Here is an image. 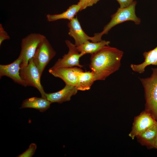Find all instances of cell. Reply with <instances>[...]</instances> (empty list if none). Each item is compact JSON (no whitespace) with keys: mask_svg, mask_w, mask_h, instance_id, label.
<instances>
[{"mask_svg":"<svg viewBox=\"0 0 157 157\" xmlns=\"http://www.w3.org/2000/svg\"><path fill=\"white\" fill-rule=\"evenodd\" d=\"M123 54L122 51L108 45L91 54L89 66L95 81L104 80L118 71Z\"/></svg>","mask_w":157,"mask_h":157,"instance_id":"cell-1","label":"cell"},{"mask_svg":"<svg viewBox=\"0 0 157 157\" xmlns=\"http://www.w3.org/2000/svg\"><path fill=\"white\" fill-rule=\"evenodd\" d=\"M137 2L133 1L129 6L118 8L116 12L112 15L110 21L104 27L102 31L94 34V36L98 41L102 40L103 35L107 34L109 31L117 25L126 21H131L137 25L141 22L140 19L137 17L135 12V8Z\"/></svg>","mask_w":157,"mask_h":157,"instance_id":"cell-2","label":"cell"},{"mask_svg":"<svg viewBox=\"0 0 157 157\" xmlns=\"http://www.w3.org/2000/svg\"><path fill=\"white\" fill-rule=\"evenodd\" d=\"M149 77L139 78L144 89L145 110L149 112L157 121V68H152Z\"/></svg>","mask_w":157,"mask_h":157,"instance_id":"cell-3","label":"cell"},{"mask_svg":"<svg viewBox=\"0 0 157 157\" xmlns=\"http://www.w3.org/2000/svg\"><path fill=\"white\" fill-rule=\"evenodd\" d=\"M46 37L39 33H31L22 39L19 58L22 60L21 68L26 66L34 56L40 43Z\"/></svg>","mask_w":157,"mask_h":157,"instance_id":"cell-4","label":"cell"},{"mask_svg":"<svg viewBox=\"0 0 157 157\" xmlns=\"http://www.w3.org/2000/svg\"><path fill=\"white\" fill-rule=\"evenodd\" d=\"M56 54L55 51L45 38L40 43L32 58L41 76L46 66Z\"/></svg>","mask_w":157,"mask_h":157,"instance_id":"cell-5","label":"cell"},{"mask_svg":"<svg viewBox=\"0 0 157 157\" xmlns=\"http://www.w3.org/2000/svg\"><path fill=\"white\" fill-rule=\"evenodd\" d=\"M20 73L26 86H31L36 88L40 93L42 97L46 99V93L40 82L41 76L32 58L29 60L26 66L21 68Z\"/></svg>","mask_w":157,"mask_h":157,"instance_id":"cell-6","label":"cell"},{"mask_svg":"<svg viewBox=\"0 0 157 157\" xmlns=\"http://www.w3.org/2000/svg\"><path fill=\"white\" fill-rule=\"evenodd\" d=\"M65 43L69 49L67 53L59 59L51 68L55 69L74 66L83 67V66L79 63V59L83 56L78 51L76 46L68 40H66Z\"/></svg>","mask_w":157,"mask_h":157,"instance_id":"cell-7","label":"cell"},{"mask_svg":"<svg viewBox=\"0 0 157 157\" xmlns=\"http://www.w3.org/2000/svg\"><path fill=\"white\" fill-rule=\"evenodd\" d=\"M157 123V121L148 112L144 110L135 117L129 135L133 140L139 134Z\"/></svg>","mask_w":157,"mask_h":157,"instance_id":"cell-8","label":"cell"},{"mask_svg":"<svg viewBox=\"0 0 157 157\" xmlns=\"http://www.w3.org/2000/svg\"><path fill=\"white\" fill-rule=\"evenodd\" d=\"M83 72L80 67H76L50 68L49 69L50 74L62 79L65 84L75 86L79 76Z\"/></svg>","mask_w":157,"mask_h":157,"instance_id":"cell-9","label":"cell"},{"mask_svg":"<svg viewBox=\"0 0 157 157\" xmlns=\"http://www.w3.org/2000/svg\"><path fill=\"white\" fill-rule=\"evenodd\" d=\"M22 62V59L18 57L10 64L0 65V78L3 76H6L11 78L15 83L25 87L26 86L25 82L20 75V71Z\"/></svg>","mask_w":157,"mask_h":157,"instance_id":"cell-10","label":"cell"},{"mask_svg":"<svg viewBox=\"0 0 157 157\" xmlns=\"http://www.w3.org/2000/svg\"><path fill=\"white\" fill-rule=\"evenodd\" d=\"M69 35L75 41V44L78 46L88 41L95 42L94 36L90 37L83 31L77 17L69 21L68 23Z\"/></svg>","mask_w":157,"mask_h":157,"instance_id":"cell-11","label":"cell"},{"mask_svg":"<svg viewBox=\"0 0 157 157\" xmlns=\"http://www.w3.org/2000/svg\"><path fill=\"white\" fill-rule=\"evenodd\" d=\"M78 90L75 86L65 84L60 90L53 93H45L46 99L52 103H61L69 101L71 97L75 95Z\"/></svg>","mask_w":157,"mask_h":157,"instance_id":"cell-12","label":"cell"},{"mask_svg":"<svg viewBox=\"0 0 157 157\" xmlns=\"http://www.w3.org/2000/svg\"><path fill=\"white\" fill-rule=\"evenodd\" d=\"M144 61L139 64H132L130 67L133 71L139 74L143 73L146 67L150 65L157 66V46L153 49L143 53Z\"/></svg>","mask_w":157,"mask_h":157,"instance_id":"cell-13","label":"cell"},{"mask_svg":"<svg viewBox=\"0 0 157 157\" xmlns=\"http://www.w3.org/2000/svg\"><path fill=\"white\" fill-rule=\"evenodd\" d=\"M52 103L42 97H32L24 100L20 108H32L43 112L47 110Z\"/></svg>","mask_w":157,"mask_h":157,"instance_id":"cell-14","label":"cell"},{"mask_svg":"<svg viewBox=\"0 0 157 157\" xmlns=\"http://www.w3.org/2000/svg\"><path fill=\"white\" fill-rule=\"evenodd\" d=\"M157 136V123L136 137L138 142L149 149L154 148Z\"/></svg>","mask_w":157,"mask_h":157,"instance_id":"cell-15","label":"cell"},{"mask_svg":"<svg viewBox=\"0 0 157 157\" xmlns=\"http://www.w3.org/2000/svg\"><path fill=\"white\" fill-rule=\"evenodd\" d=\"M109 41L102 40L97 42H91L88 41L76 47L78 51L83 56L86 54L91 55L97 52L104 46L109 45Z\"/></svg>","mask_w":157,"mask_h":157,"instance_id":"cell-16","label":"cell"},{"mask_svg":"<svg viewBox=\"0 0 157 157\" xmlns=\"http://www.w3.org/2000/svg\"><path fill=\"white\" fill-rule=\"evenodd\" d=\"M81 7V5L78 3L77 4L72 5L66 11L61 13L47 15V20L49 22H54L61 19H67L70 21L74 18L77 13L80 11Z\"/></svg>","mask_w":157,"mask_h":157,"instance_id":"cell-17","label":"cell"},{"mask_svg":"<svg viewBox=\"0 0 157 157\" xmlns=\"http://www.w3.org/2000/svg\"><path fill=\"white\" fill-rule=\"evenodd\" d=\"M95 81L93 72L91 71L82 72L78 78L75 87L79 90H89Z\"/></svg>","mask_w":157,"mask_h":157,"instance_id":"cell-18","label":"cell"},{"mask_svg":"<svg viewBox=\"0 0 157 157\" xmlns=\"http://www.w3.org/2000/svg\"><path fill=\"white\" fill-rule=\"evenodd\" d=\"M37 148L36 144L34 143L31 144L28 148L25 151L19 154L18 157H31L34 155Z\"/></svg>","mask_w":157,"mask_h":157,"instance_id":"cell-19","label":"cell"},{"mask_svg":"<svg viewBox=\"0 0 157 157\" xmlns=\"http://www.w3.org/2000/svg\"><path fill=\"white\" fill-rule=\"evenodd\" d=\"M99 0H79L78 2L81 5L80 11L96 3Z\"/></svg>","mask_w":157,"mask_h":157,"instance_id":"cell-20","label":"cell"},{"mask_svg":"<svg viewBox=\"0 0 157 157\" xmlns=\"http://www.w3.org/2000/svg\"><path fill=\"white\" fill-rule=\"evenodd\" d=\"M10 38L7 33L1 24H0V46L3 41L10 39Z\"/></svg>","mask_w":157,"mask_h":157,"instance_id":"cell-21","label":"cell"},{"mask_svg":"<svg viewBox=\"0 0 157 157\" xmlns=\"http://www.w3.org/2000/svg\"><path fill=\"white\" fill-rule=\"evenodd\" d=\"M120 5V8H124L130 5L133 0H116Z\"/></svg>","mask_w":157,"mask_h":157,"instance_id":"cell-22","label":"cell"},{"mask_svg":"<svg viewBox=\"0 0 157 157\" xmlns=\"http://www.w3.org/2000/svg\"><path fill=\"white\" fill-rule=\"evenodd\" d=\"M154 148L157 149V136L155 140L154 144Z\"/></svg>","mask_w":157,"mask_h":157,"instance_id":"cell-23","label":"cell"}]
</instances>
